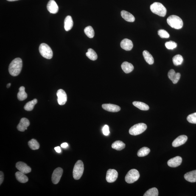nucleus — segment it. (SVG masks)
I'll return each mask as SVG.
<instances>
[{
	"instance_id": "obj_1",
	"label": "nucleus",
	"mask_w": 196,
	"mask_h": 196,
	"mask_svg": "<svg viewBox=\"0 0 196 196\" xmlns=\"http://www.w3.org/2000/svg\"><path fill=\"white\" fill-rule=\"evenodd\" d=\"M22 61L20 58L14 59L9 65V70L11 75L16 76L21 73L22 68Z\"/></svg>"
},
{
	"instance_id": "obj_2",
	"label": "nucleus",
	"mask_w": 196,
	"mask_h": 196,
	"mask_svg": "<svg viewBox=\"0 0 196 196\" xmlns=\"http://www.w3.org/2000/svg\"><path fill=\"white\" fill-rule=\"evenodd\" d=\"M167 23L170 27L175 29H182L183 26L182 20L176 15H172L167 19Z\"/></svg>"
},
{
	"instance_id": "obj_3",
	"label": "nucleus",
	"mask_w": 196,
	"mask_h": 196,
	"mask_svg": "<svg viewBox=\"0 0 196 196\" xmlns=\"http://www.w3.org/2000/svg\"><path fill=\"white\" fill-rule=\"evenodd\" d=\"M152 12L160 16H165L167 12L166 9L161 3L155 2L150 6Z\"/></svg>"
},
{
	"instance_id": "obj_4",
	"label": "nucleus",
	"mask_w": 196,
	"mask_h": 196,
	"mask_svg": "<svg viewBox=\"0 0 196 196\" xmlns=\"http://www.w3.org/2000/svg\"><path fill=\"white\" fill-rule=\"evenodd\" d=\"M84 170L83 162L79 160L76 163L73 170V175L74 179L79 180L81 178Z\"/></svg>"
},
{
	"instance_id": "obj_5",
	"label": "nucleus",
	"mask_w": 196,
	"mask_h": 196,
	"mask_svg": "<svg viewBox=\"0 0 196 196\" xmlns=\"http://www.w3.org/2000/svg\"><path fill=\"white\" fill-rule=\"evenodd\" d=\"M39 51L41 55L44 58L48 59H52L53 53L52 49L46 43H42L39 47Z\"/></svg>"
},
{
	"instance_id": "obj_6",
	"label": "nucleus",
	"mask_w": 196,
	"mask_h": 196,
	"mask_svg": "<svg viewBox=\"0 0 196 196\" xmlns=\"http://www.w3.org/2000/svg\"><path fill=\"white\" fill-rule=\"evenodd\" d=\"M147 128V125L144 123H139L132 127L129 130V133L133 136L141 134L145 131Z\"/></svg>"
},
{
	"instance_id": "obj_7",
	"label": "nucleus",
	"mask_w": 196,
	"mask_h": 196,
	"mask_svg": "<svg viewBox=\"0 0 196 196\" xmlns=\"http://www.w3.org/2000/svg\"><path fill=\"white\" fill-rule=\"evenodd\" d=\"M139 177L138 171L136 169H133L127 172L125 177V180L127 183L130 184L137 181L139 179Z\"/></svg>"
},
{
	"instance_id": "obj_8",
	"label": "nucleus",
	"mask_w": 196,
	"mask_h": 196,
	"mask_svg": "<svg viewBox=\"0 0 196 196\" xmlns=\"http://www.w3.org/2000/svg\"><path fill=\"white\" fill-rule=\"evenodd\" d=\"M63 173V170L58 167L54 170L52 176V180L54 184H57L59 182Z\"/></svg>"
},
{
	"instance_id": "obj_9",
	"label": "nucleus",
	"mask_w": 196,
	"mask_h": 196,
	"mask_svg": "<svg viewBox=\"0 0 196 196\" xmlns=\"http://www.w3.org/2000/svg\"><path fill=\"white\" fill-rule=\"evenodd\" d=\"M118 176L117 171L114 169H110L107 171L106 179L108 182L113 183L117 179Z\"/></svg>"
},
{
	"instance_id": "obj_10",
	"label": "nucleus",
	"mask_w": 196,
	"mask_h": 196,
	"mask_svg": "<svg viewBox=\"0 0 196 196\" xmlns=\"http://www.w3.org/2000/svg\"><path fill=\"white\" fill-rule=\"evenodd\" d=\"M57 94L58 104L60 105H64L67 99V95L63 89H59L57 92Z\"/></svg>"
},
{
	"instance_id": "obj_11",
	"label": "nucleus",
	"mask_w": 196,
	"mask_h": 196,
	"mask_svg": "<svg viewBox=\"0 0 196 196\" xmlns=\"http://www.w3.org/2000/svg\"><path fill=\"white\" fill-rule=\"evenodd\" d=\"M16 167L20 172L24 174L29 173L31 171L30 167L28 166L26 163L21 162H19L16 163Z\"/></svg>"
},
{
	"instance_id": "obj_12",
	"label": "nucleus",
	"mask_w": 196,
	"mask_h": 196,
	"mask_svg": "<svg viewBox=\"0 0 196 196\" xmlns=\"http://www.w3.org/2000/svg\"><path fill=\"white\" fill-rule=\"evenodd\" d=\"M187 139V136L185 135H181L178 137L172 142V147H176L182 145L186 142Z\"/></svg>"
},
{
	"instance_id": "obj_13",
	"label": "nucleus",
	"mask_w": 196,
	"mask_h": 196,
	"mask_svg": "<svg viewBox=\"0 0 196 196\" xmlns=\"http://www.w3.org/2000/svg\"><path fill=\"white\" fill-rule=\"evenodd\" d=\"M30 125L29 120L26 118H22L19 124L17 126V128L19 131L24 132L27 130V127Z\"/></svg>"
},
{
	"instance_id": "obj_14",
	"label": "nucleus",
	"mask_w": 196,
	"mask_h": 196,
	"mask_svg": "<svg viewBox=\"0 0 196 196\" xmlns=\"http://www.w3.org/2000/svg\"><path fill=\"white\" fill-rule=\"evenodd\" d=\"M182 158L180 156H177L171 159L167 162V165L169 167H176L180 165L182 162Z\"/></svg>"
},
{
	"instance_id": "obj_15",
	"label": "nucleus",
	"mask_w": 196,
	"mask_h": 196,
	"mask_svg": "<svg viewBox=\"0 0 196 196\" xmlns=\"http://www.w3.org/2000/svg\"><path fill=\"white\" fill-rule=\"evenodd\" d=\"M169 79L172 81V83L177 84L179 80L180 77V74L179 73H176L174 69H171L168 74Z\"/></svg>"
},
{
	"instance_id": "obj_16",
	"label": "nucleus",
	"mask_w": 196,
	"mask_h": 196,
	"mask_svg": "<svg viewBox=\"0 0 196 196\" xmlns=\"http://www.w3.org/2000/svg\"><path fill=\"white\" fill-rule=\"evenodd\" d=\"M102 108L104 109L112 112H117L121 110L120 107L119 106L113 104H104L102 105Z\"/></svg>"
},
{
	"instance_id": "obj_17",
	"label": "nucleus",
	"mask_w": 196,
	"mask_h": 196,
	"mask_svg": "<svg viewBox=\"0 0 196 196\" xmlns=\"http://www.w3.org/2000/svg\"><path fill=\"white\" fill-rule=\"evenodd\" d=\"M47 9L51 13L55 14L58 11L59 7L54 0H50L48 3Z\"/></svg>"
},
{
	"instance_id": "obj_18",
	"label": "nucleus",
	"mask_w": 196,
	"mask_h": 196,
	"mask_svg": "<svg viewBox=\"0 0 196 196\" xmlns=\"http://www.w3.org/2000/svg\"><path fill=\"white\" fill-rule=\"evenodd\" d=\"M121 47L126 51H129L132 50L133 47V42L131 40L127 39H125L121 41Z\"/></svg>"
},
{
	"instance_id": "obj_19",
	"label": "nucleus",
	"mask_w": 196,
	"mask_h": 196,
	"mask_svg": "<svg viewBox=\"0 0 196 196\" xmlns=\"http://www.w3.org/2000/svg\"><path fill=\"white\" fill-rule=\"evenodd\" d=\"M184 178L185 180L191 183L196 182V170L191 171L185 174Z\"/></svg>"
},
{
	"instance_id": "obj_20",
	"label": "nucleus",
	"mask_w": 196,
	"mask_h": 196,
	"mask_svg": "<svg viewBox=\"0 0 196 196\" xmlns=\"http://www.w3.org/2000/svg\"><path fill=\"white\" fill-rule=\"evenodd\" d=\"M121 15L122 18L125 21L133 22L135 21V17L129 12L125 10H123L121 12Z\"/></svg>"
},
{
	"instance_id": "obj_21",
	"label": "nucleus",
	"mask_w": 196,
	"mask_h": 196,
	"mask_svg": "<svg viewBox=\"0 0 196 196\" xmlns=\"http://www.w3.org/2000/svg\"><path fill=\"white\" fill-rule=\"evenodd\" d=\"M74 24L72 18L70 16L66 17L64 20V29L65 30L68 31L72 29Z\"/></svg>"
},
{
	"instance_id": "obj_22",
	"label": "nucleus",
	"mask_w": 196,
	"mask_h": 196,
	"mask_svg": "<svg viewBox=\"0 0 196 196\" xmlns=\"http://www.w3.org/2000/svg\"><path fill=\"white\" fill-rule=\"evenodd\" d=\"M121 68H122L123 71L126 74H129V73L132 72L134 68L133 65L132 64L127 62H124L122 63L121 65Z\"/></svg>"
},
{
	"instance_id": "obj_23",
	"label": "nucleus",
	"mask_w": 196,
	"mask_h": 196,
	"mask_svg": "<svg viewBox=\"0 0 196 196\" xmlns=\"http://www.w3.org/2000/svg\"><path fill=\"white\" fill-rule=\"evenodd\" d=\"M15 177L17 180L20 182L21 183H25L29 180V179L25 174L21 172H17L15 173Z\"/></svg>"
},
{
	"instance_id": "obj_24",
	"label": "nucleus",
	"mask_w": 196,
	"mask_h": 196,
	"mask_svg": "<svg viewBox=\"0 0 196 196\" xmlns=\"http://www.w3.org/2000/svg\"><path fill=\"white\" fill-rule=\"evenodd\" d=\"M143 55L144 60L148 64L150 65L153 64L154 63L153 57L148 51L146 50L143 51Z\"/></svg>"
},
{
	"instance_id": "obj_25",
	"label": "nucleus",
	"mask_w": 196,
	"mask_h": 196,
	"mask_svg": "<svg viewBox=\"0 0 196 196\" xmlns=\"http://www.w3.org/2000/svg\"><path fill=\"white\" fill-rule=\"evenodd\" d=\"M24 87L21 86L19 89V92L17 95L18 99L19 101H22L25 100L27 97V94L25 91Z\"/></svg>"
},
{
	"instance_id": "obj_26",
	"label": "nucleus",
	"mask_w": 196,
	"mask_h": 196,
	"mask_svg": "<svg viewBox=\"0 0 196 196\" xmlns=\"http://www.w3.org/2000/svg\"><path fill=\"white\" fill-rule=\"evenodd\" d=\"M125 144L120 141H117L114 142L112 145L113 149L117 150H121L125 148Z\"/></svg>"
},
{
	"instance_id": "obj_27",
	"label": "nucleus",
	"mask_w": 196,
	"mask_h": 196,
	"mask_svg": "<svg viewBox=\"0 0 196 196\" xmlns=\"http://www.w3.org/2000/svg\"><path fill=\"white\" fill-rule=\"evenodd\" d=\"M37 102L38 101L36 99H34L33 100L28 102L24 106V109L26 111H32L35 105L37 103Z\"/></svg>"
},
{
	"instance_id": "obj_28",
	"label": "nucleus",
	"mask_w": 196,
	"mask_h": 196,
	"mask_svg": "<svg viewBox=\"0 0 196 196\" xmlns=\"http://www.w3.org/2000/svg\"><path fill=\"white\" fill-rule=\"evenodd\" d=\"M133 104L135 107L142 110H147L149 109V106L144 102H134Z\"/></svg>"
},
{
	"instance_id": "obj_29",
	"label": "nucleus",
	"mask_w": 196,
	"mask_h": 196,
	"mask_svg": "<svg viewBox=\"0 0 196 196\" xmlns=\"http://www.w3.org/2000/svg\"><path fill=\"white\" fill-rule=\"evenodd\" d=\"M86 55L88 58L94 61L97 59L98 57L97 54L92 49H89L88 52L86 53Z\"/></svg>"
},
{
	"instance_id": "obj_30",
	"label": "nucleus",
	"mask_w": 196,
	"mask_h": 196,
	"mask_svg": "<svg viewBox=\"0 0 196 196\" xmlns=\"http://www.w3.org/2000/svg\"><path fill=\"white\" fill-rule=\"evenodd\" d=\"M29 147L33 150H38L40 147V144L36 140L32 139L28 142Z\"/></svg>"
},
{
	"instance_id": "obj_31",
	"label": "nucleus",
	"mask_w": 196,
	"mask_h": 196,
	"mask_svg": "<svg viewBox=\"0 0 196 196\" xmlns=\"http://www.w3.org/2000/svg\"><path fill=\"white\" fill-rule=\"evenodd\" d=\"M183 61V57L180 54H177L172 58V62L175 66H178L182 63Z\"/></svg>"
},
{
	"instance_id": "obj_32",
	"label": "nucleus",
	"mask_w": 196,
	"mask_h": 196,
	"mask_svg": "<svg viewBox=\"0 0 196 196\" xmlns=\"http://www.w3.org/2000/svg\"><path fill=\"white\" fill-rule=\"evenodd\" d=\"M150 149L147 147H143L139 149L137 152V155L139 157H144L147 156L150 153Z\"/></svg>"
},
{
	"instance_id": "obj_33",
	"label": "nucleus",
	"mask_w": 196,
	"mask_h": 196,
	"mask_svg": "<svg viewBox=\"0 0 196 196\" xmlns=\"http://www.w3.org/2000/svg\"><path fill=\"white\" fill-rule=\"evenodd\" d=\"M84 32L87 36L90 38H92L94 36V29L91 26H89L85 28Z\"/></svg>"
},
{
	"instance_id": "obj_34",
	"label": "nucleus",
	"mask_w": 196,
	"mask_h": 196,
	"mask_svg": "<svg viewBox=\"0 0 196 196\" xmlns=\"http://www.w3.org/2000/svg\"><path fill=\"white\" fill-rule=\"evenodd\" d=\"M158 189L155 187L149 189L144 195V196H158Z\"/></svg>"
},
{
	"instance_id": "obj_35",
	"label": "nucleus",
	"mask_w": 196,
	"mask_h": 196,
	"mask_svg": "<svg viewBox=\"0 0 196 196\" xmlns=\"http://www.w3.org/2000/svg\"><path fill=\"white\" fill-rule=\"evenodd\" d=\"M166 47L169 49H173L177 47V43L175 42L170 41L166 42L165 44Z\"/></svg>"
},
{
	"instance_id": "obj_36",
	"label": "nucleus",
	"mask_w": 196,
	"mask_h": 196,
	"mask_svg": "<svg viewBox=\"0 0 196 196\" xmlns=\"http://www.w3.org/2000/svg\"><path fill=\"white\" fill-rule=\"evenodd\" d=\"M158 35L162 38H168L170 35L168 32L164 29H160L158 31Z\"/></svg>"
},
{
	"instance_id": "obj_37",
	"label": "nucleus",
	"mask_w": 196,
	"mask_h": 196,
	"mask_svg": "<svg viewBox=\"0 0 196 196\" xmlns=\"http://www.w3.org/2000/svg\"><path fill=\"white\" fill-rule=\"evenodd\" d=\"M187 119L188 122L190 123L196 124V113L189 115Z\"/></svg>"
},
{
	"instance_id": "obj_38",
	"label": "nucleus",
	"mask_w": 196,
	"mask_h": 196,
	"mask_svg": "<svg viewBox=\"0 0 196 196\" xmlns=\"http://www.w3.org/2000/svg\"><path fill=\"white\" fill-rule=\"evenodd\" d=\"M102 132H103V134L105 136H107L109 134L110 131L108 125H106L104 126L103 129H102Z\"/></svg>"
},
{
	"instance_id": "obj_39",
	"label": "nucleus",
	"mask_w": 196,
	"mask_h": 196,
	"mask_svg": "<svg viewBox=\"0 0 196 196\" xmlns=\"http://www.w3.org/2000/svg\"><path fill=\"white\" fill-rule=\"evenodd\" d=\"M4 180V174L3 172L1 171L0 172V185L2 184Z\"/></svg>"
},
{
	"instance_id": "obj_40",
	"label": "nucleus",
	"mask_w": 196,
	"mask_h": 196,
	"mask_svg": "<svg viewBox=\"0 0 196 196\" xmlns=\"http://www.w3.org/2000/svg\"><path fill=\"white\" fill-rule=\"evenodd\" d=\"M54 150L58 153H60L61 152V150L60 147H55L54 148Z\"/></svg>"
},
{
	"instance_id": "obj_41",
	"label": "nucleus",
	"mask_w": 196,
	"mask_h": 196,
	"mask_svg": "<svg viewBox=\"0 0 196 196\" xmlns=\"http://www.w3.org/2000/svg\"><path fill=\"white\" fill-rule=\"evenodd\" d=\"M68 144L67 143L65 142V143H63L61 144V147L62 148H66L68 147Z\"/></svg>"
},
{
	"instance_id": "obj_42",
	"label": "nucleus",
	"mask_w": 196,
	"mask_h": 196,
	"mask_svg": "<svg viewBox=\"0 0 196 196\" xmlns=\"http://www.w3.org/2000/svg\"><path fill=\"white\" fill-rule=\"evenodd\" d=\"M11 83H10L8 84L7 85V88H10V87L11 86Z\"/></svg>"
},
{
	"instance_id": "obj_43",
	"label": "nucleus",
	"mask_w": 196,
	"mask_h": 196,
	"mask_svg": "<svg viewBox=\"0 0 196 196\" xmlns=\"http://www.w3.org/2000/svg\"><path fill=\"white\" fill-rule=\"evenodd\" d=\"M7 1H18V0H7Z\"/></svg>"
}]
</instances>
